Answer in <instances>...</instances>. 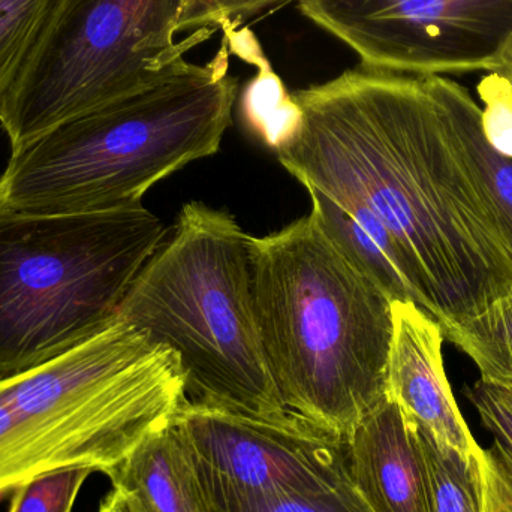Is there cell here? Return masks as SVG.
Masks as SVG:
<instances>
[{
	"mask_svg": "<svg viewBox=\"0 0 512 512\" xmlns=\"http://www.w3.org/2000/svg\"><path fill=\"white\" fill-rule=\"evenodd\" d=\"M105 475L134 512H212L173 421Z\"/></svg>",
	"mask_w": 512,
	"mask_h": 512,
	"instance_id": "12",
	"label": "cell"
},
{
	"mask_svg": "<svg viewBox=\"0 0 512 512\" xmlns=\"http://www.w3.org/2000/svg\"><path fill=\"white\" fill-rule=\"evenodd\" d=\"M441 327L445 339L474 361L481 378L512 387V292L466 321Z\"/></svg>",
	"mask_w": 512,
	"mask_h": 512,
	"instance_id": "16",
	"label": "cell"
},
{
	"mask_svg": "<svg viewBox=\"0 0 512 512\" xmlns=\"http://www.w3.org/2000/svg\"><path fill=\"white\" fill-rule=\"evenodd\" d=\"M312 210L334 245L385 292L391 301H424L414 274L393 237L366 210L345 209L319 192L309 191Z\"/></svg>",
	"mask_w": 512,
	"mask_h": 512,
	"instance_id": "14",
	"label": "cell"
},
{
	"mask_svg": "<svg viewBox=\"0 0 512 512\" xmlns=\"http://www.w3.org/2000/svg\"><path fill=\"white\" fill-rule=\"evenodd\" d=\"M167 236L143 206L80 215L0 210V382L107 330Z\"/></svg>",
	"mask_w": 512,
	"mask_h": 512,
	"instance_id": "5",
	"label": "cell"
},
{
	"mask_svg": "<svg viewBox=\"0 0 512 512\" xmlns=\"http://www.w3.org/2000/svg\"><path fill=\"white\" fill-rule=\"evenodd\" d=\"M230 56L222 36L210 62H189L11 152L0 176V210L51 216L143 206L156 183L219 152L239 92Z\"/></svg>",
	"mask_w": 512,
	"mask_h": 512,
	"instance_id": "3",
	"label": "cell"
},
{
	"mask_svg": "<svg viewBox=\"0 0 512 512\" xmlns=\"http://www.w3.org/2000/svg\"><path fill=\"white\" fill-rule=\"evenodd\" d=\"M248 248L256 325L286 409L348 442L387 397L393 301L312 212L249 236Z\"/></svg>",
	"mask_w": 512,
	"mask_h": 512,
	"instance_id": "2",
	"label": "cell"
},
{
	"mask_svg": "<svg viewBox=\"0 0 512 512\" xmlns=\"http://www.w3.org/2000/svg\"><path fill=\"white\" fill-rule=\"evenodd\" d=\"M298 9L361 65L415 77L496 72L512 42V0H298Z\"/></svg>",
	"mask_w": 512,
	"mask_h": 512,
	"instance_id": "8",
	"label": "cell"
},
{
	"mask_svg": "<svg viewBox=\"0 0 512 512\" xmlns=\"http://www.w3.org/2000/svg\"><path fill=\"white\" fill-rule=\"evenodd\" d=\"M286 0H179L177 5L176 35L207 33L239 29L240 24L256 14Z\"/></svg>",
	"mask_w": 512,
	"mask_h": 512,
	"instance_id": "19",
	"label": "cell"
},
{
	"mask_svg": "<svg viewBox=\"0 0 512 512\" xmlns=\"http://www.w3.org/2000/svg\"><path fill=\"white\" fill-rule=\"evenodd\" d=\"M231 53L258 68L243 93L242 110L249 128L276 150L297 129L301 110L292 93H288L279 75L262 53L258 39L249 29H222Z\"/></svg>",
	"mask_w": 512,
	"mask_h": 512,
	"instance_id": "15",
	"label": "cell"
},
{
	"mask_svg": "<svg viewBox=\"0 0 512 512\" xmlns=\"http://www.w3.org/2000/svg\"><path fill=\"white\" fill-rule=\"evenodd\" d=\"M292 95L300 122L274 150L280 164L307 192L384 225L439 324L512 292L510 252L423 77L360 63Z\"/></svg>",
	"mask_w": 512,
	"mask_h": 512,
	"instance_id": "1",
	"label": "cell"
},
{
	"mask_svg": "<svg viewBox=\"0 0 512 512\" xmlns=\"http://www.w3.org/2000/svg\"><path fill=\"white\" fill-rule=\"evenodd\" d=\"M442 123L478 192L489 207L512 258V158L493 149L468 89L447 77H423Z\"/></svg>",
	"mask_w": 512,
	"mask_h": 512,
	"instance_id": "13",
	"label": "cell"
},
{
	"mask_svg": "<svg viewBox=\"0 0 512 512\" xmlns=\"http://www.w3.org/2000/svg\"><path fill=\"white\" fill-rule=\"evenodd\" d=\"M38 477V465L15 432L8 409L0 399V499Z\"/></svg>",
	"mask_w": 512,
	"mask_h": 512,
	"instance_id": "24",
	"label": "cell"
},
{
	"mask_svg": "<svg viewBox=\"0 0 512 512\" xmlns=\"http://www.w3.org/2000/svg\"><path fill=\"white\" fill-rule=\"evenodd\" d=\"M465 396L492 433L490 451L512 484V387L480 378L465 388Z\"/></svg>",
	"mask_w": 512,
	"mask_h": 512,
	"instance_id": "21",
	"label": "cell"
},
{
	"mask_svg": "<svg viewBox=\"0 0 512 512\" xmlns=\"http://www.w3.org/2000/svg\"><path fill=\"white\" fill-rule=\"evenodd\" d=\"M59 0H0V101L29 62Z\"/></svg>",
	"mask_w": 512,
	"mask_h": 512,
	"instance_id": "18",
	"label": "cell"
},
{
	"mask_svg": "<svg viewBox=\"0 0 512 512\" xmlns=\"http://www.w3.org/2000/svg\"><path fill=\"white\" fill-rule=\"evenodd\" d=\"M212 512L349 477L348 442L298 415L265 421L188 400L173 418Z\"/></svg>",
	"mask_w": 512,
	"mask_h": 512,
	"instance_id": "9",
	"label": "cell"
},
{
	"mask_svg": "<svg viewBox=\"0 0 512 512\" xmlns=\"http://www.w3.org/2000/svg\"><path fill=\"white\" fill-rule=\"evenodd\" d=\"M90 469L51 472L27 481L12 492L8 512H72Z\"/></svg>",
	"mask_w": 512,
	"mask_h": 512,
	"instance_id": "20",
	"label": "cell"
},
{
	"mask_svg": "<svg viewBox=\"0 0 512 512\" xmlns=\"http://www.w3.org/2000/svg\"><path fill=\"white\" fill-rule=\"evenodd\" d=\"M0 397L42 475L107 474L186 400L177 355L119 318L74 351L0 382Z\"/></svg>",
	"mask_w": 512,
	"mask_h": 512,
	"instance_id": "6",
	"label": "cell"
},
{
	"mask_svg": "<svg viewBox=\"0 0 512 512\" xmlns=\"http://www.w3.org/2000/svg\"><path fill=\"white\" fill-rule=\"evenodd\" d=\"M478 95L483 101L481 125L487 141L496 152L512 158V87L510 81L490 72L478 84Z\"/></svg>",
	"mask_w": 512,
	"mask_h": 512,
	"instance_id": "23",
	"label": "cell"
},
{
	"mask_svg": "<svg viewBox=\"0 0 512 512\" xmlns=\"http://www.w3.org/2000/svg\"><path fill=\"white\" fill-rule=\"evenodd\" d=\"M348 463L352 483L373 512H432L420 436L390 397L352 433Z\"/></svg>",
	"mask_w": 512,
	"mask_h": 512,
	"instance_id": "11",
	"label": "cell"
},
{
	"mask_svg": "<svg viewBox=\"0 0 512 512\" xmlns=\"http://www.w3.org/2000/svg\"><path fill=\"white\" fill-rule=\"evenodd\" d=\"M233 512H373L352 483L351 477L336 484L283 493Z\"/></svg>",
	"mask_w": 512,
	"mask_h": 512,
	"instance_id": "22",
	"label": "cell"
},
{
	"mask_svg": "<svg viewBox=\"0 0 512 512\" xmlns=\"http://www.w3.org/2000/svg\"><path fill=\"white\" fill-rule=\"evenodd\" d=\"M98 512H134L131 508L128 507L125 501H123L122 496L119 493L111 490L107 496H105L104 501L99 505Z\"/></svg>",
	"mask_w": 512,
	"mask_h": 512,
	"instance_id": "26",
	"label": "cell"
},
{
	"mask_svg": "<svg viewBox=\"0 0 512 512\" xmlns=\"http://www.w3.org/2000/svg\"><path fill=\"white\" fill-rule=\"evenodd\" d=\"M249 234L200 201L149 259L117 318L177 355L186 400L265 421L286 409L268 369L252 297Z\"/></svg>",
	"mask_w": 512,
	"mask_h": 512,
	"instance_id": "4",
	"label": "cell"
},
{
	"mask_svg": "<svg viewBox=\"0 0 512 512\" xmlns=\"http://www.w3.org/2000/svg\"><path fill=\"white\" fill-rule=\"evenodd\" d=\"M417 429L432 490V512H484L478 453L471 459L433 441Z\"/></svg>",
	"mask_w": 512,
	"mask_h": 512,
	"instance_id": "17",
	"label": "cell"
},
{
	"mask_svg": "<svg viewBox=\"0 0 512 512\" xmlns=\"http://www.w3.org/2000/svg\"><path fill=\"white\" fill-rule=\"evenodd\" d=\"M484 512H512V484L492 451L481 448L478 453Z\"/></svg>",
	"mask_w": 512,
	"mask_h": 512,
	"instance_id": "25",
	"label": "cell"
},
{
	"mask_svg": "<svg viewBox=\"0 0 512 512\" xmlns=\"http://www.w3.org/2000/svg\"><path fill=\"white\" fill-rule=\"evenodd\" d=\"M499 74L504 75L508 81H510L512 87V42L508 50L505 51L504 57H502L501 66H499Z\"/></svg>",
	"mask_w": 512,
	"mask_h": 512,
	"instance_id": "27",
	"label": "cell"
},
{
	"mask_svg": "<svg viewBox=\"0 0 512 512\" xmlns=\"http://www.w3.org/2000/svg\"><path fill=\"white\" fill-rule=\"evenodd\" d=\"M387 397L442 447L471 459L480 450L462 417L447 373L438 319L412 301H393Z\"/></svg>",
	"mask_w": 512,
	"mask_h": 512,
	"instance_id": "10",
	"label": "cell"
},
{
	"mask_svg": "<svg viewBox=\"0 0 512 512\" xmlns=\"http://www.w3.org/2000/svg\"><path fill=\"white\" fill-rule=\"evenodd\" d=\"M179 0H59L0 101L11 152L56 126L149 89L212 36L176 39Z\"/></svg>",
	"mask_w": 512,
	"mask_h": 512,
	"instance_id": "7",
	"label": "cell"
}]
</instances>
